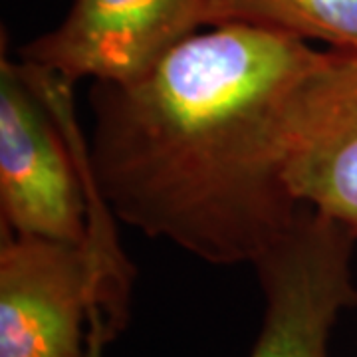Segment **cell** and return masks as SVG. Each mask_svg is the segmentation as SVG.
Instances as JSON below:
<instances>
[{"label":"cell","mask_w":357,"mask_h":357,"mask_svg":"<svg viewBox=\"0 0 357 357\" xmlns=\"http://www.w3.org/2000/svg\"><path fill=\"white\" fill-rule=\"evenodd\" d=\"M96 357H103V354H96Z\"/></svg>","instance_id":"cell-8"},{"label":"cell","mask_w":357,"mask_h":357,"mask_svg":"<svg viewBox=\"0 0 357 357\" xmlns=\"http://www.w3.org/2000/svg\"><path fill=\"white\" fill-rule=\"evenodd\" d=\"M62 77L0 58L2 234L91 243L96 187L86 143L68 119Z\"/></svg>","instance_id":"cell-3"},{"label":"cell","mask_w":357,"mask_h":357,"mask_svg":"<svg viewBox=\"0 0 357 357\" xmlns=\"http://www.w3.org/2000/svg\"><path fill=\"white\" fill-rule=\"evenodd\" d=\"M292 195L357 238V50H319L282 117Z\"/></svg>","instance_id":"cell-5"},{"label":"cell","mask_w":357,"mask_h":357,"mask_svg":"<svg viewBox=\"0 0 357 357\" xmlns=\"http://www.w3.org/2000/svg\"><path fill=\"white\" fill-rule=\"evenodd\" d=\"M356 241L342 225L306 206L256 260L264 312L248 357H332L335 321L344 310L357 307Z\"/></svg>","instance_id":"cell-4"},{"label":"cell","mask_w":357,"mask_h":357,"mask_svg":"<svg viewBox=\"0 0 357 357\" xmlns=\"http://www.w3.org/2000/svg\"><path fill=\"white\" fill-rule=\"evenodd\" d=\"M133 272L112 234L70 244L2 234L0 357H96L129 318Z\"/></svg>","instance_id":"cell-2"},{"label":"cell","mask_w":357,"mask_h":357,"mask_svg":"<svg viewBox=\"0 0 357 357\" xmlns=\"http://www.w3.org/2000/svg\"><path fill=\"white\" fill-rule=\"evenodd\" d=\"M206 0H74L62 22L20 48V62L62 77L123 84L204 26Z\"/></svg>","instance_id":"cell-6"},{"label":"cell","mask_w":357,"mask_h":357,"mask_svg":"<svg viewBox=\"0 0 357 357\" xmlns=\"http://www.w3.org/2000/svg\"><path fill=\"white\" fill-rule=\"evenodd\" d=\"M227 24L357 50V0H206L204 26Z\"/></svg>","instance_id":"cell-7"},{"label":"cell","mask_w":357,"mask_h":357,"mask_svg":"<svg viewBox=\"0 0 357 357\" xmlns=\"http://www.w3.org/2000/svg\"><path fill=\"white\" fill-rule=\"evenodd\" d=\"M318 48L208 26L145 74L93 82L89 175L109 213L215 266L255 264L306 208L284 173L282 117Z\"/></svg>","instance_id":"cell-1"}]
</instances>
